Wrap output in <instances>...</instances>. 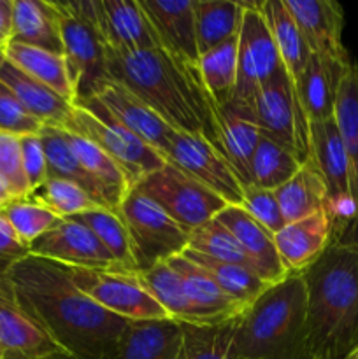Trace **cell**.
<instances>
[{
  "label": "cell",
  "instance_id": "obj_40",
  "mask_svg": "<svg viewBox=\"0 0 358 359\" xmlns=\"http://www.w3.org/2000/svg\"><path fill=\"white\" fill-rule=\"evenodd\" d=\"M302 165L304 163L293 154L262 137L253 154L249 186L276 191L297 174Z\"/></svg>",
  "mask_w": 358,
  "mask_h": 359
},
{
  "label": "cell",
  "instance_id": "obj_29",
  "mask_svg": "<svg viewBox=\"0 0 358 359\" xmlns=\"http://www.w3.org/2000/svg\"><path fill=\"white\" fill-rule=\"evenodd\" d=\"M63 132H65L67 142L70 144L72 151L76 153L77 160L81 161L91 181L100 189V195L107 209L118 212V207L121 205L123 198L132 189L125 172L121 170V167L112 158H109L104 151L98 149L90 140L76 135V133L67 132V130H63Z\"/></svg>",
  "mask_w": 358,
  "mask_h": 359
},
{
  "label": "cell",
  "instance_id": "obj_31",
  "mask_svg": "<svg viewBox=\"0 0 358 359\" xmlns=\"http://www.w3.org/2000/svg\"><path fill=\"white\" fill-rule=\"evenodd\" d=\"M276 198L286 224L326 209L329 195L325 181L311 158L298 168L290 181L276 189Z\"/></svg>",
  "mask_w": 358,
  "mask_h": 359
},
{
  "label": "cell",
  "instance_id": "obj_5",
  "mask_svg": "<svg viewBox=\"0 0 358 359\" xmlns=\"http://www.w3.org/2000/svg\"><path fill=\"white\" fill-rule=\"evenodd\" d=\"M63 130L84 137L91 144L104 151L125 172L130 186H135L140 179L153 174L165 165L161 154L144 144L132 132L119 125L105 111L90 100L74 104Z\"/></svg>",
  "mask_w": 358,
  "mask_h": 359
},
{
  "label": "cell",
  "instance_id": "obj_20",
  "mask_svg": "<svg viewBox=\"0 0 358 359\" xmlns=\"http://www.w3.org/2000/svg\"><path fill=\"white\" fill-rule=\"evenodd\" d=\"M332 237V217L329 210L323 209L304 219L284 224L283 230L274 235V244L288 273H298L325 252Z\"/></svg>",
  "mask_w": 358,
  "mask_h": 359
},
{
  "label": "cell",
  "instance_id": "obj_27",
  "mask_svg": "<svg viewBox=\"0 0 358 359\" xmlns=\"http://www.w3.org/2000/svg\"><path fill=\"white\" fill-rule=\"evenodd\" d=\"M11 42L62 55L60 16L53 0H13Z\"/></svg>",
  "mask_w": 358,
  "mask_h": 359
},
{
  "label": "cell",
  "instance_id": "obj_21",
  "mask_svg": "<svg viewBox=\"0 0 358 359\" xmlns=\"http://www.w3.org/2000/svg\"><path fill=\"white\" fill-rule=\"evenodd\" d=\"M214 219L234 235L255 265L256 273L265 283L277 284L288 276V270L277 255L274 235L256 223L241 205H227Z\"/></svg>",
  "mask_w": 358,
  "mask_h": 359
},
{
  "label": "cell",
  "instance_id": "obj_43",
  "mask_svg": "<svg viewBox=\"0 0 358 359\" xmlns=\"http://www.w3.org/2000/svg\"><path fill=\"white\" fill-rule=\"evenodd\" d=\"M0 214L14 231L18 241L27 248H30L41 235L51 230L60 221L58 216L32 200L30 196L11 200L9 203L0 207Z\"/></svg>",
  "mask_w": 358,
  "mask_h": 359
},
{
  "label": "cell",
  "instance_id": "obj_17",
  "mask_svg": "<svg viewBox=\"0 0 358 359\" xmlns=\"http://www.w3.org/2000/svg\"><path fill=\"white\" fill-rule=\"evenodd\" d=\"M90 7L107 51L132 53L160 48L139 2L90 0Z\"/></svg>",
  "mask_w": 358,
  "mask_h": 359
},
{
  "label": "cell",
  "instance_id": "obj_3",
  "mask_svg": "<svg viewBox=\"0 0 358 359\" xmlns=\"http://www.w3.org/2000/svg\"><path fill=\"white\" fill-rule=\"evenodd\" d=\"M302 277L312 359H344L358 346V245L332 241Z\"/></svg>",
  "mask_w": 358,
  "mask_h": 359
},
{
  "label": "cell",
  "instance_id": "obj_25",
  "mask_svg": "<svg viewBox=\"0 0 358 359\" xmlns=\"http://www.w3.org/2000/svg\"><path fill=\"white\" fill-rule=\"evenodd\" d=\"M167 263L179 273L190 302L199 309L206 325L232 321L246 311V307L223 293V290L214 283L206 270L200 269L185 255L174 256Z\"/></svg>",
  "mask_w": 358,
  "mask_h": 359
},
{
  "label": "cell",
  "instance_id": "obj_13",
  "mask_svg": "<svg viewBox=\"0 0 358 359\" xmlns=\"http://www.w3.org/2000/svg\"><path fill=\"white\" fill-rule=\"evenodd\" d=\"M242 7L244 14L237 35V84L232 102L249 104L258 88L284 67L260 13V2H242Z\"/></svg>",
  "mask_w": 358,
  "mask_h": 359
},
{
  "label": "cell",
  "instance_id": "obj_18",
  "mask_svg": "<svg viewBox=\"0 0 358 359\" xmlns=\"http://www.w3.org/2000/svg\"><path fill=\"white\" fill-rule=\"evenodd\" d=\"M311 55L351 62L343 44L344 11L336 0H284Z\"/></svg>",
  "mask_w": 358,
  "mask_h": 359
},
{
  "label": "cell",
  "instance_id": "obj_8",
  "mask_svg": "<svg viewBox=\"0 0 358 359\" xmlns=\"http://www.w3.org/2000/svg\"><path fill=\"white\" fill-rule=\"evenodd\" d=\"M118 214L128 231L137 272L167 263L188 248V231L135 188L126 193Z\"/></svg>",
  "mask_w": 358,
  "mask_h": 359
},
{
  "label": "cell",
  "instance_id": "obj_1",
  "mask_svg": "<svg viewBox=\"0 0 358 359\" xmlns=\"http://www.w3.org/2000/svg\"><path fill=\"white\" fill-rule=\"evenodd\" d=\"M14 300L72 359H111L130 321L95 304L67 266L25 256L7 272Z\"/></svg>",
  "mask_w": 358,
  "mask_h": 359
},
{
  "label": "cell",
  "instance_id": "obj_49",
  "mask_svg": "<svg viewBox=\"0 0 358 359\" xmlns=\"http://www.w3.org/2000/svg\"><path fill=\"white\" fill-rule=\"evenodd\" d=\"M13 39V0H0V51Z\"/></svg>",
  "mask_w": 358,
  "mask_h": 359
},
{
  "label": "cell",
  "instance_id": "obj_12",
  "mask_svg": "<svg viewBox=\"0 0 358 359\" xmlns=\"http://www.w3.org/2000/svg\"><path fill=\"white\" fill-rule=\"evenodd\" d=\"M165 161L220 196L227 205H242L244 184L223 153L202 135L174 132Z\"/></svg>",
  "mask_w": 358,
  "mask_h": 359
},
{
  "label": "cell",
  "instance_id": "obj_50",
  "mask_svg": "<svg viewBox=\"0 0 358 359\" xmlns=\"http://www.w3.org/2000/svg\"><path fill=\"white\" fill-rule=\"evenodd\" d=\"M11 200H14L13 193H11V189L7 188L6 182H4L2 179H0V207L6 205V203H9Z\"/></svg>",
  "mask_w": 358,
  "mask_h": 359
},
{
  "label": "cell",
  "instance_id": "obj_42",
  "mask_svg": "<svg viewBox=\"0 0 358 359\" xmlns=\"http://www.w3.org/2000/svg\"><path fill=\"white\" fill-rule=\"evenodd\" d=\"M30 198L51 210L60 219L104 209L83 188L58 177H48L41 188L32 193Z\"/></svg>",
  "mask_w": 358,
  "mask_h": 359
},
{
  "label": "cell",
  "instance_id": "obj_7",
  "mask_svg": "<svg viewBox=\"0 0 358 359\" xmlns=\"http://www.w3.org/2000/svg\"><path fill=\"white\" fill-rule=\"evenodd\" d=\"M53 2L58 9L62 55L76 88V102L84 100L104 81L111 79L107 76V49L95 25L90 0Z\"/></svg>",
  "mask_w": 358,
  "mask_h": 359
},
{
  "label": "cell",
  "instance_id": "obj_16",
  "mask_svg": "<svg viewBox=\"0 0 358 359\" xmlns=\"http://www.w3.org/2000/svg\"><path fill=\"white\" fill-rule=\"evenodd\" d=\"M0 351L4 359H72L25 314L7 279H0Z\"/></svg>",
  "mask_w": 358,
  "mask_h": 359
},
{
  "label": "cell",
  "instance_id": "obj_41",
  "mask_svg": "<svg viewBox=\"0 0 358 359\" xmlns=\"http://www.w3.org/2000/svg\"><path fill=\"white\" fill-rule=\"evenodd\" d=\"M190 251L200 252V255L213 258L216 262L232 263V265H241L246 269L253 270L256 273L255 265L246 255L244 249L241 248L234 235L227 230L221 223L216 219H211L209 223L202 224L200 228L193 230L190 233L188 248ZM258 276V273H256ZM260 277V276H258Z\"/></svg>",
  "mask_w": 358,
  "mask_h": 359
},
{
  "label": "cell",
  "instance_id": "obj_2",
  "mask_svg": "<svg viewBox=\"0 0 358 359\" xmlns=\"http://www.w3.org/2000/svg\"><path fill=\"white\" fill-rule=\"evenodd\" d=\"M107 76L132 91L175 132L202 135L220 149V107L195 62L161 48L107 51Z\"/></svg>",
  "mask_w": 358,
  "mask_h": 359
},
{
  "label": "cell",
  "instance_id": "obj_36",
  "mask_svg": "<svg viewBox=\"0 0 358 359\" xmlns=\"http://www.w3.org/2000/svg\"><path fill=\"white\" fill-rule=\"evenodd\" d=\"M181 255H185L186 258L197 263L200 269L206 270L213 277L214 283L223 290V293H227L232 300H235L239 305H242L246 309L253 302L258 300L270 286H274V284L265 283L262 277H258L253 270L246 269V266L216 262V259L207 258V256L195 251H190V249H185Z\"/></svg>",
  "mask_w": 358,
  "mask_h": 359
},
{
  "label": "cell",
  "instance_id": "obj_46",
  "mask_svg": "<svg viewBox=\"0 0 358 359\" xmlns=\"http://www.w3.org/2000/svg\"><path fill=\"white\" fill-rule=\"evenodd\" d=\"M42 126L44 125L23 107L16 95L0 83V132L23 137L39 133Z\"/></svg>",
  "mask_w": 358,
  "mask_h": 359
},
{
  "label": "cell",
  "instance_id": "obj_11",
  "mask_svg": "<svg viewBox=\"0 0 358 359\" xmlns=\"http://www.w3.org/2000/svg\"><path fill=\"white\" fill-rule=\"evenodd\" d=\"M311 158L318 167L329 195V210L333 224L332 241L346 235L353 219L351 170L346 146L340 137L336 118L311 121Z\"/></svg>",
  "mask_w": 358,
  "mask_h": 359
},
{
  "label": "cell",
  "instance_id": "obj_22",
  "mask_svg": "<svg viewBox=\"0 0 358 359\" xmlns=\"http://www.w3.org/2000/svg\"><path fill=\"white\" fill-rule=\"evenodd\" d=\"M351 62H336L311 55L304 70L295 77V90L309 121L333 118L340 81Z\"/></svg>",
  "mask_w": 358,
  "mask_h": 359
},
{
  "label": "cell",
  "instance_id": "obj_48",
  "mask_svg": "<svg viewBox=\"0 0 358 359\" xmlns=\"http://www.w3.org/2000/svg\"><path fill=\"white\" fill-rule=\"evenodd\" d=\"M28 255L30 252H28L27 245L18 241L14 231L11 230L7 221L0 214V279H7V272L11 270V266Z\"/></svg>",
  "mask_w": 358,
  "mask_h": 359
},
{
  "label": "cell",
  "instance_id": "obj_47",
  "mask_svg": "<svg viewBox=\"0 0 358 359\" xmlns=\"http://www.w3.org/2000/svg\"><path fill=\"white\" fill-rule=\"evenodd\" d=\"M21 161H23L25 177H27L30 195L48 181V161L44 146L39 133L21 137Z\"/></svg>",
  "mask_w": 358,
  "mask_h": 359
},
{
  "label": "cell",
  "instance_id": "obj_24",
  "mask_svg": "<svg viewBox=\"0 0 358 359\" xmlns=\"http://www.w3.org/2000/svg\"><path fill=\"white\" fill-rule=\"evenodd\" d=\"M0 83L6 84L23 104V107L42 125L62 128L69 119L74 107L72 102L65 100L58 93L23 72L2 51H0Z\"/></svg>",
  "mask_w": 358,
  "mask_h": 359
},
{
  "label": "cell",
  "instance_id": "obj_39",
  "mask_svg": "<svg viewBox=\"0 0 358 359\" xmlns=\"http://www.w3.org/2000/svg\"><path fill=\"white\" fill-rule=\"evenodd\" d=\"M74 221H79L84 226L90 228L95 237L100 241L105 251L114 258V262L128 272H137L135 262H133L132 245H130L128 231H126L125 223L121 221L116 210L98 209L91 212L79 214V216L70 217Z\"/></svg>",
  "mask_w": 358,
  "mask_h": 359
},
{
  "label": "cell",
  "instance_id": "obj_52",
  "mask_svg": "<svg viewBox=\"0 0 358 359\" xmlns=\"http://www.w3.org/2000/svg\"><path fill=\"white\" fill-rule=\"evenodd\" d=\"M0 359H4V354H2V351H0Z\"/></svg>",
  "mask_w": 358,
  "mask_h": 359
},
{
  "label": "cell",
  "instance_id": "obj_38",
  "mask_svg": "<svg viewBox=\"0 0 358 359\" xmlns=\"http://www.w3.org/2000/svg\"><path fill=\"white\" fill-rule=\"evenodd\" d=\"M237 35L200 55L197 62L204 84L218 107L230 104L234 98L237 84Z\"/></svg>",
  "mask_w": 358,
  "mask_h": 359
},
{
  "label": "cell",
  "instance_id": "obj_6",
  "mask_svg": "<svg viewBox=\"0 0 358 359\" xmlns=\"http://www.w3.org/2000/svg\"><path fill=\"white\" fill-rule=\"evenodd\" d=\"M249 114L262 137L286 149L305 163L311 156V121L300 104L295 83L281 69L258 88L249 104Z\"/></svg>",
  "mask_w": 358,
  "mask_h": 359
},
{
  "label": "cell",
  "instance_id": "obj_45",
  "mask_svg": "<svg viewBox=\"0 0 358 359\" xmlns=\"http://www.w3.org/2000/svg\"><path fill=\"white\" fill-rule=\"evenodd\" d=\"M241 207L256 223L262 224L272 235L283 230L284 224H286L279 203H277L276 191H272V189L244 186V198H242Z\"/></svg>",
  "mask_w": 358,
  "mask_h": 359
},
{
  "label": "cell",
  "instance_id": "obj_19",
  "mask_svg": "<svg viewBox=\"0 0 358 359\" xmlns=\"http://www.w3.org/2000/svg\"><path fill=\"white\" fill-rule=\"evenodd\" d=\"M160 48L179 58L199 62L193 0H137Z\"/></svg>",
  "mask_w": 358,
  "mask_h": 359
},
{
  "label": "cell",
  "instance_id": "obj_10",
  "mask_svg": "<svg viewBox=\"0 0 358 359\" xmlns=\"http://www.w3.org/2000/svg\"><path fill=\"white\" fill-rule=\"evenodd\" d=\"M74 284L95 304L130 323L164 321L167 312L128 270H84L67 266Z\"/></svg>",
  "mask_w": 358,
  "mask_h": 359
},
{
  "label": "cell",
  "instance_id": "obj_44",
  "mask_svg": "<svg viewBox=\"0 0 358 359\" xmlns=\"http://www.w3.org/2000/svg\"><path fill=\"white\" fill-rule=\"evenodd\" d=\"M0 179L6 182L14 198L30 196L21 161V137L6 132H0Z\"/></svg>",
  "mask_w": 358,
  "mask_h": 359
},
{
  "label": "cell",
  "instance_id": "obj_30",
  "mask_svg": "<svg viewBox=\"0 0 358 359\" xmlns=\"http://www.w3.org/2000/svg\"><path fill=\"white\" fill-rule=\"evenodd\" d=\"M2 53L28 76L37 79L39 83L58 93L65 100L76 104V88H74L63 55H56V53L34 48V46L20 44V42H9Z\"/></svg>",
  "mask_w": 358,
  "mask_h": 359
},
{
  "label": "cell",
  "instance_id": "obj_34",
  "mask_svg": "<svg viewBox=\"0 0 358 359\" xmlns=\"http://www.w3.org/2000/svg\"><path fill=\"white\" fill-rule=\"evenodd\" d=\"M140 284L160 304L168 318L186 325H206L199 309L190 302L179 273L168 263L137 272Z\"/></svg>",
  "mask_w": 358,
  "mask_h": 359
},
{
  "label": "cell",
  "instance_id": "obj_51",
  "mask_svg": "<svg viewBox=\"0 0 358 359\" xmlns=\"http://www.w3.org/2000/svg\"><path fill=\"white\" fill-rule=\"evenodd\" d=\"M344 359H358V346H357V347H354V349H353V351H351V353H350V354H347V356H346V358H344Z\"/></svg>",
  "mask_w": 358,
  "mask_h": 359
},
{
  "label": "cell",
  "instance_id": "obj_23",
  "mask_svg": "<svg viewBox=\"0 0 358 359\" xmlns=\"http://www.w3.org/2000/svg\"><path fill=\"white\" fill-rule=\"evenodd\" d=\"M333 118L346 146L351 170V196H353V219L346 235L337 242L358 245V62L354 60L340 81Z\"/></svg>",
  "mask_w": 358,
  "mask_h": 359
},
{
  "label": "cell",
  "instance_id": "obj_33",
  "mask_svg": "<svg viewBox=\"0 0 358 359\" xmlns=\"http://www.w3.org/2000/svg\"><path fill=\"white\" fill-rule=\"evenodd\" d=\"M199 56L235 37L241 28V0H193Z\"/></svg>",
  "mask_w": 358,
  "mask_h": 359
},
{
  "label": "cell",
  "instance_id": "obj_35",
  "mask_svg": "<svg viewBox=\"0 0 358 359\" xmlns=\"http://www.w3.org/2000/svg\"><path fill=\"white\" fill-rule=\"evenodd\" d=\"M39 135H41L42 146H44L46 161H48V177H58L74 182L79 188H83L88 195H91V198L98 205L107 209V205H105L104 198L100 195V189L91 181V177L84 170L81 161L77 160L76 153L72 151L70 144L67 142L63 128L44 125L41 128V132H39Z\"/></svg>",
  "mask_w": 358,
  "mask_h": 359
},
{
  "label": "cell",
  "instance_id": "obj_28",
  "mask_svg": "<svg viewBox=\"0 0 358 359\" xmlns=\"http://www.w3.org/2000/svg\"><path fill=\"white\" fill-rule=\"evenodd\" d=\"M181 326L174 319L130 323L111 359H175Z\"/></svg>",
  "mask_w": 358,
  "mask_h": 359
},
{
  "label": "cell",
  "instance_id": "obj_32",
  "mask_svg": "<svg viewBox=\"0 0 358 359\" xmlns=\"http://www.w3.org/2000/svg\"><path fill=\"white\" fill-rule=\"evenodd\" d=\"M260 13H262L270 37L276 44L284 70L291 79H295L307 65L311 51H309L293 16L288 11L284 0H262Z\"/></svg>",
  "mask_w": 358,
  "mask_h": 359
},
{
  "label": "cell",
  "instance_id": "obj_9",
  "mask_svg": "<svg viewBox=\"0 0 358 359\" xmlns=\"http://www.w3.org/2000/svg\"><path fill=\"white\" fill-rule=\"evenodd\" d=\"M133 188L153 200L188 233L209 223L227 207L220 196L167 161L157 172L140 179Z\"/></svg>",
  "mask_w": 358,
  "mask_h": 359
},
{
  "label": "cell",
  "instance_id": "obj_37",
  "mask_svg": "<svg viewBox=\"0 0 358 359\" xmlns=\"http://www.w3.org/2000/svg\"><path fill=\"white\" fill-rule=\"evenodd\" d=\"M237 319L218 325H186L181 326L175 359H235L234 339Z\"/></svg>",
  "mask_w": 358,
  "mask_h": 359
},
{
  "label": "cell",
  "instance_id": "obj_26",
  "mask_svg": "<svg viewBox=\"0 0 358 359\" xmlns=\"http://www.w3.org/2000/svg\"><path fill=\"white\" fill-rule=\"evenodd\" d=\"M220 123V151L239 175L244 186L251 184V160L262 133L241 104L223 105L218 111Z\"/></svg>",
  "mask_w": 358,
  "mask_h": 359
},
{
  "label": "cell",
  "instance_id": "obj_15",
  "mask_svg": "<svg viewBox=\"0 0 358 359\" xmlns=\"http://www.w3.org/2000/svg\"><path fill=\"white\" fill-rule=\"evenodd\" d=\"M84 100H90L95 105H98L114 121H118L128 132L139 137L144 144L153 147L165 160L168 149H171L175 130L171 128L157 112L151 111V107H147L140 98H137L123 84L112 79L104 81L95 90V93Z\"/></svg>",
  "mask_w": 358,
  "mask_h": 359
},
{
  "label": "cell",
  "instance_id": "obj_4",
  "mask_svg": "<svg viewBox=\"0 0 358 359\" xmlns=\"http://www.w3.org/2000/svg\"><path fill=\"white\" fill-rule=\"evenodd\" d=\"M302 272L270 286L237 319L235 359H312Z\"/></svg>",
  "mask_w": 358,
  "mask_h": 359
},
{
  "label": "cell",
  "instance_id": "obj_14",
  "mask_svg": "<svg viewBox=\"0 0 358 359\" xmlns=\"http://www.w3.org/2000/svg\"><path fill=\"white\" fill-rule=\"evenodd\" d=\"M28 252L70 269L123 270L93 231L70 217L60 219L51 230L41 235L28 248Z\"/></svg>",
  "mask_w": 358,
  "mask_h": 359
}]
</instances>
